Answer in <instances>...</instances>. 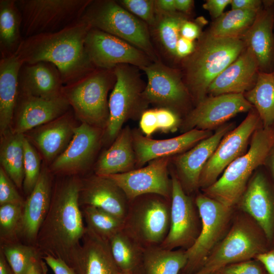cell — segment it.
<instances>
[{"label":"cell","mask_w":274,"mask_h":274,"mask_svg":"<svg viewBox=\"0 0 274 274\" xmlns=\"http://www.w3.org/2000/svg\"><path fill=\"white\" fill-rule=\"evenodd\" d=\"M79 202L82 207H96L124 221L129 201L113 180L95 175L81 180Z\"/></svg>","instance_id":"obj_21"},{"label":"cell","mask_w":274,"mask_h":274,"mask_svg":"<svg viewBox=\"0 0 274 274\" xmlns=\"http://www.w3.org/2000/svg\"><path fill=\"white\" fill-rule=\"evenodd\" d=\"M100 134L99 128L85 123L76 126L67 148L52 162L51 170L68 176L83 172L97 149Z\"/></svg>","instance_id":"obj_18"},{"label":"cell","mask_w":274,"mask_h":274,"mask_svg":"<svg viewBox=\"0 0 274 274\" xmlns=\"http://www.w3.org/2000/svg\"><path fill=\"white\" fill-rule=\"evenodd\" d=\"M186 263L185 250H170L160 247L145 248L143 274H179Z\"/></svg>","instance_id":"obj_37"},{"label":"cell","mask_w":274,"mask_h":274,"mask_svg":"<svg viewBox=\"0 0 274 274\" xmlns=\"http://www.w3.org/2000/svg\"><path fill=\"white\" fill-rule=\"evenodd\" d=\"M24 134L12 129L1 136V167L18 188L22 187L24 178Z\"/></svg>","instance_id":"obj_34"},{"label":"cell","mask_w":274,"mask_h":274,"mask_svg":"<svg viewBox=\"0 0 274 274\" xmlns=\"http://www.w3.org/2000/svg\"><path fill=\"white\" fill-rule=\"evenodd\" d=\"M23 206L5 204L0 206L1 244L19 242Z\"/></svg>","instance_id":"obj_41"},{"label":"cell","mask_w":274,"mask_h":274,"mask_svg":"<svg viewBox=\"0 0 274 274\" xmlns=\"http://www.w3.org/2000/svg\"><path fill=\"white\" fill-rule=\"evenodd\" d=\"M16 185L0 167V206L5 204H17L23 206L25 200L16 189Z\"/></svg>","instance_id":"obj_44"},{"label":"cell","mask_w":274,"mask_h":274,"mask_svg":"<svg viewBox=\"0 0 274 274\" xmlns=\"http://www.w3.org/2000/svg\"><path fill=\"white\" fill-rule=\"evenodd\" d=\"M212 134L210 130L196 128L165 140L151 139L136 133L133 139L136 161L142 165L154 159L167 157L186 150Z\"/></svg>","instance_id":"obj_24"},{"label":"cell","mask_w":274,"mask_h":274,"mask_svg":"<svg viewBox=\"0 0 274 274\" xmlns=\"http://www.w3.org/2000/svg\"><path fill=\"white\" fill-rule=\"evenodd\" d=\"M231 127L230 124L221 126L215 133L177 158L176 163L180 174L179 180L188 191H192L199 187L204 166Z\"/></svg>","instance_id":"obj_27"},{"label":"cell","mask_w":274,"mask_h":274,"mask_svg":"<svg viewBox=\"0 0 274 274\" xmlns=\"http://www.w3.org/2000/svg\"><path fill=\"white\" fill-rule=\"evenodd\" d=\"M116 81L114 69L96 68L78 81L64 85L62 92L75 117L101 128L109 118L108 94Z\"/></svg>","instance_id":"obj_6"},{"label":"cell","mask_w":274,"mask_h":274,"mask_svg":"<svg viewBox=\"0 0 274 274\" xmlns=\"http://www.w3.org/2000/svg\"><path fill=\"white\" fill-rule=\"evenodd\" d=\"M263 2L259 0H231V9L259 10Z\"/></svg>","instance_id":"obj_53"},{"label":"cell","mask_w":274,"mask_h":274,"mask_svg":"<svg viewBox=\"0 0 274 274\" xmlns=\"http://www.w3.org/2000/svg\"><path fill=\"white\" fill-rule=\"evenodd\" d=\"M108 242L121 272L143 274L145 249L123 229L111 237Z\"/></svg>","instance_id":"obj_32"},{"label":"cell","mask_w":274,"mask_h":274,"mask_svg":"<svg viewBox=\"0 0 274 274\" xmlns=\"http://www.w3.org/2000/svg\"><path fill=\"white\" fill-rule=\"evenodd\" d=\"M156 12L172 13L177 11L175 0H155Z\"/></svg>","instance_id":"obj_55"},{"label":"cell","mask_w":274,"mask_h":274,"mask_svg":"<svg viewBox=\"0 0 274 274\" xmlns=\"http://www.w3.org/2000/svg\"><path fill=\"white\" fill-rule=\"evenodd\" d=\"M168 157L158 158L143 168L106 177L122 189L129 201L150 194L170 199L172 181L168 175Z\"/></svg>","instance_id":"obj_16"},{"label":"cell","mask_w":274,"mask_h":274,"mask_svg":"<svg viewBox=\"0 0 274 274\" xmlns=\"http://www.w3.org/2000/svg\"><path fill=\"white\" fill-rule=\"evenodd\" d=\"M91 28L82 17L59 31L24 39L15 55L23 64L53 63L59 71L64 85L72 84L96 68L85 48Z\"/></svg>","instance_id":"obj_2"},{"label":"cell","mask_w":274,"mask_h":274,"mask_svg":"<svg viewBox=\"0 0 274 274\" xmlns=\"http://www.w3.org/2000/svg\"><path fill=\"white\" fill-rule=\"evenodd\" d=\"M190 274H212V273H209V272H204V271H201V270H198L197 272H195L193 273H190Z\"/></svg>","instance_id":"obj_58"},{"label":"cell","mask_w":274,"mask_h":274,"mask_svg":"<svg viewBox=\"0 0 274 274\" xmlns=\"http://www.w3.org/2000/svg\"><path fill=\"white\" fill-rule=\"evenodd\" d=\"M84 44L86 53L96 68L110 70L127 64L142 70L153 62L127 42L96 28L89 29Z\"/></svg>","instance_id":"obj_12"},{"label":"cell","mask_w":274,"mask_h":274,"mask_svg":"<svg viewBox=\"0 0 274 274\" xmlns=\"http://www.w3.org/2000/svg\"><path fill=\"white\" fill-rule=\"evenodd\" d=\"M158 130L164 132L175 130L179 123V116L176 112L165 108L155 109Z\"/></svg>","instance_id":"obj_46"},{"label":"cell","mask_w":274,"mask_h":274,"mask_svg":"<svg viewBox=\"0 0 274 274\" xmlns=\"http://www.w3.org/2000/svg\"><path fill=\"white\" fill-rule=\"evenodd\" d=\"M252 136L248 151L232 161L215 182L203 189L206 195L229 208L241 199L252 173L264 163L274 146V128H258Z\"/></svg>","instance_id":"obj_4"},{"label":"cell","mask_w":274,"mask_h":274,"mask_svg":"<svg viewBox=\"0 0 274 274\" xmlns=\"http://www.w3.org/2000/svg\"><path fill=\"white\" fill-rule=\"evenodd\" d=\"M52 192L51 173L48 169L42 168L23 207L18 236L23 243L36 246L38 233L50 208Z\"/></svg>","instance_id":"obj_20"},{"label":"cell","mask_w":274,"mask_h":274,"mask_svg":"<svg viewBox=\"0 0 274 274\" xmlns=\"http://www.w3.org/2000/svg\"><path fill=\"white\" fill-rule=\"evenodd\" d=\"M251 26L242 39L253 52L260 71H274V3L264 1Z\"/></svg>","instance_id":"obj_22"},{"label":"cell","mask_w":274,"mask_h":274,"mask_svg":"<svg viewBox=\"0 0 274 274\" xmlns=\"http://www.w3.org/2000/svg\"><path fill=\"white\" fill-rule=\"evenodd\" d=\"M260 123L257 111H250L238 126L223 137L202 169L199 187L204 189L213 184L232 161L245 153L248 141Z\"/></svg>","instance_id":"obj_14"},{"label":"cell","mask_w":274,"mask_h":274,"mask_svg":"<svg viewBox=\"0 0 274 274\" xmlns=\"http://www.w3.org/2000/svg\"><path fill=\"white\" fill-rule=\"evenodd\" d=\"M269 244L264 232L254 220L238 218L199 270L214 274L228 264L255 258L269 250Z\"/></svg>","instance_id":"obj_9"},{"label":"cell","mask_w":274,"mask_h":274,"mask_svg":"<svg viewBox=\"0 0 274 274\" xmlns=\"http://www.w3.org/2000/svg\"><path fill=\"white\" fill-rule=\"evenodd\" d=\"M72 268L78 274H120L107 240L86 227Z\"/></svg>","instance_id":"obj_26"},{"label":"cell","mask_w":274,"mask_h":274,"mask_svg":"<svg viewBox=\"0 0 274 274\" xmlns=\"http://www.w3.org/2000/svg\"><path fill=\"white\" fill-rule=\"evenodd\" d=\"M69 111L62 116L32 130L26 137L39 150L45 160L54 161L67 148L76 126Z\"/></svg>","instance_id":"obj_29"},{"label":"cell","mask_w":274,"mask_h":274,"mask_svg":"<svg viewBox=\"0 0 274 274\" xmlns=\"http://www.w3.org/2000/svg\"><path fill=\"white\" fill-rule=\"evenodd\" d=\"M170 226L168 234L160 247L175 250L178 247L187 249L195 242L200 229L198 226L196 210L179 178L171 175Z\"/></svg>","instance_id":"obj_15"},{"label":"cell","mask_w":274,"mask_h":274,"mask_svg":"<svg viewBox=\"0 0 274 274\" xmlns=\"http://www.w3.org/2000/svg\"><path fill=\"white\" fill-rule=\"evenodd\" d=\"M187 19V15L177 11L156 12L155 22L149 29L151 38H154L165 55L177 59L176 48L181 36L180 28L183 22Z\"/></svg>","instance_id":"obj_35"},{"label":"cell","mask_w":274,"mask_h":274,"mask_svg":"<svg viewBox=\"0 0 274 274\" xmlns=\"http://www.w3.org/2000/svg\"><path fill=\"white\" fill-rule=\"evenodd\" d=\"M170 199L146 194L130 200L123 229L144 249L159 247L170 226Z\"/></svg>","instance_id":"obj_7"},{"label":"cell","mask_w":274,"mask_h":274,"mask_svg":"<svg viewBox=\"0 0 274 274\" xmlns=\"http://www.w3.org/2000/svg\"><path fill=\"white\" fill-rule=\"evenodd\" d=\"M129 128L122 130L112 145L100 155L95 167V175L108 176L130 171L136 161Z\"/></svg>","instance_id":"obj_31"},{"label":"cell","mask_w":274,"mask_h":274,"mask_svg":"<svg viewBox=\"0 0 274 274\" xmlns=\"http://www.w3.org/2000/svg\"><path fill=\"white\" fill-rule=\"evenodd\" d=\"M120 274H130V273L121 272Z\"/></svg>","instance_id":"obj_60"},{"label":"cell","mask_w":274,"mask_h":274,"mask_svg":"<svg viewBox=\"0 0 274 274\" xmlns=\"http://www.w3.org/2000/svg\"><path fill=\"white\" fill-rule=\"evenodd\" d=\"M136 66L121 64L115 66V84L109 99V118L106 134L109 140L116 138L124 122L148 105L143 97L146 84Z\"/></svg>","instance_id":"obj_10"},{"label":"cell","mask_w":274,"mask_h":274,"mask_svg":"<svg viewBox=\"0 0 274 274\" xmlns=\"http://www.w3.org/2000/svg\"><path fill=\"white\" fill-rule=\"evenodd\" d=\"M175 2L176 11L187 15L190 13L194 4L192 0H175Z\"/></svg>","instance_id":"obj_56"},{"label":"cell","mask_w":274,"mask_h":274,"mask_svg":"<svg viewBox=\"0 0 274 274\" xmlns=\"http://www.w3.org/2000/svg\"><path fill=\"white\" fill-rule=\"evenodd\" d=\"M47 264L40 256L32 262L26 274H47Z\"/></svg>","instance_id":"obj_54"},{"label":"cell","mask_w":274,"mask_h":274,"mask_svg":"<svg viewBox=\"0 0 274 274\" xmlns=\"http://www.w3.org/2000/svg\"><path fill=\"white\" fill-rule=\"evenodd\" d=\"M82 211L86 226L106 240L123 229V220L100 209L84 206Z\"/></svg>","instance_id":"obj_39"},{"label":"cell","mask_w":274,"mask_h":274,"mask_svg":"<svg viewBox=\"0 0 274 274\" xmlns=\"http://www.w3.org/2000/svg\"><path fill=\"white\" fill-rule=\"evenodd\" d=\"M195 43L182 36L179 38L176 48L177 59H183L190 55L194 51Z\"/></svg>","instance_id":"obj_51"},{"label":"cell","mask_w":274,"mask_h":274,"mask_svg":"<svg viewBox=\"0 0 274 274\" xmlns=\"http://www.w3.org/2000/svg\"><path fill=\"white\" fill-rule=\"evenodd\" d=\"M272 173L274 176V154L272 157Z\"/></svg>","instance_id":"obj_59"},{"label":"cell","mask_w":274,"mask_h":274,"mask_svg":"<svg viewBox=\"0 0 274 274\" xmlns=\"http://www.w3.org/2000/svg\"><path fill=\"white\" fill-rule=\"evenodd\" d=\"M81 184L69 176L56 184L35 246L42 257L61 259L71 267L86 229L79 202Z\"/></svg>","instance_id":"obj_1"},{"label":"cell","mask_w":274,"mask_h":274,"mask_svg":"<svg viewBox=\"0 0 274 274\" xmlns=\"http://www.w3.org/2000/svg\"><path fill=\"white\" fill-rule=\"evenodd\" d=\"M0 250L15 274H26L34 260L42 256L35 246L20 241L1 244Z\"/></svg>","instance_id":"obj_40"},{"label":"cell","mask_w":274,"mask_h":274,"mask_svg":"<svg viewBox=\"0 0 274 274\" xmlns=\"http://www.w3.org/2000/svg\"><path fill=\"white\" fill-rule=\"evenodd\" d=\"M40 157L32 144L25 135L24 140V178L23 189L28 196L33 190L40 177Z\"/></svg>","instance_id":"obj_42"},{"label":"cell","mask_w":274,"mask_h":274,"mask_svg":"<svg viewBox=\"0 0 274 274\" xmlns=\"http://www.w3.org/2000/svg\"><path fill=\"white\" fill-rule=\"evenodd\" d=\"M70 105L62 95L53 99H45L19 93L12 127L14 132H26L62 116Z\"/></svg>","instance_id":"obj_19"},{"label":"cell","mask_w":274,"mask_h":274,"mask_svg":"<svg viewBox=\"0 0 274 274\" xmlns=\"http://www.w3.org/2000/svg\"><path fill=\"white\" fill-rule=\"evenodd\" d=\"M140 125L142 131L147 136L158 130L155 109L143 111L141 114Z\"/></svg>","instance_id":"obj_47"},{"label":"cell","mask_w":274,"mask_h":274,"mask_svg":"<svg viewBox=\"0 0 274 274\" xmlns=\"http://www.w3.org/2000/svg\"><path fill=\"white\" fill-rule=\"evenodd\" d=\"M19 92L35 97L53 99L62 95L61 75L53 63L40 61L23 64L19 77Z\"/></svg>","instance_id":"obj_28"},{"label":"cell","mask_w":274,"mask_h":274,"mask_svg":"<svg viewBox=\"0 0 274 274\" xmlns=\"http://www.w3.org/2000/svg\"></svg>","instance_id":"obj_61"},{"label":"cell","mask_w":274,"mask_h":274,"mask_svg":"<svg viewBox=\"0 0 274 274\" xmlns=\"http://www.w3.org/2000/svg\"><path fill=\"white\" fill-rule=\"evenodd\" d=\"M259 11L231 9L216 19L208 32L216 37L242 38Z\"/></svg>","instance_id":"obj_38"},{"label":"cell","mask_w":274,"mask_h":274,"mask_svg":"<svg viewBox=\"0 0 274 274\" xmlns=\"http://www.w3.org/2000/svg\"><path fill=\"white\" fill-rule=\"evenodd\" d=\"M147 82L143 91L147 102L174 110L184 107L190 94L178 69L169 66L161 60L143 67Z\"/></svg>","instance_id":"obj_13"},{"label":"cell","mask_w":274,"mask_h":274,"mask_svg":"<svg viewBox=\"0 0 274 274\" xmlns=\"http://www.w3.org/2000/svg\"><path fill=\"white\" fill-rule=\"evenodd\" d=\"M42 258L54 274H78L74 269L61 259L50 255H44Z\"/></svg>","instance_id":"obj_48"},{"label":"cell","mask_w":274,"mask_h":274,"mask_svg":"<svg viewBox=\"0 0 274 274\" xmlns=\"http://www.w3.org/2000/svg\"><path fill=\"white\" fill-rule=\"evenodd\" d=\"M201 35L200 26L197 22H194L187 19L182 23L180 28L181 36L193 41L194 40L198 39Z\"/></svg>","instance_id":"obj_50"},{"label":"cell","mask_w":274,"mask_h":274,"mask_svg":"<svg viewBox=\"0 0 274 274\" xmlns=\"http://www.w3.org/2000/svg\"><path fill=\"white\" fill-rule=\"evenodd\" d=\"M91 28L118 37L146 53L153 61L160 60L153 46L148 25L114 0H92L82 17Z\"/></svg>","instance_id":"obj_5"},{"label":"cell","mask_w":274,"mask_h":274,"mask_svg":"<svg viewBox=\"0 0 274 274\" xmlns=\"http://www.w3.org/2000/svg\"><path fill=\"white\" fill-rule=\"evenodd\" d=\"M0 274H15L7 261L5 255L0 250Z\"/></svg>","instance_id":"obj_57"},{"label":"cell","mask_w":274,"mask_h":274,"mask_svg":"<svg viewBox=\"0 0 274 274\" xmlns=\"http://www.w3.org/2000/svg\"><path fill=\"white\" fill-rule=\"evenodd\" d=\"M214 274H267L263 265L256 259L228 264Z\"/></svg>","instance_id":"obj_45"},{"label":"cell","mask_w":274,"mask_h":274,"mask_svg":"<svg viewBox=\"0 0 274 274\" xmlns=\"http://www.w3.org/2000/svg\"><path fill=\"white\" fill-rule=\"evenodd\" d=\"M195 203L201 220L200 230L194 243L185 250L187 263L182 274L193 273L203 267L231 216V208L205 194L198 195Z\"/></svg>","instance_id":"obj_11"},{"label":"cell","mask_w":274,"mask_h":274,"mask_svg":"<svg viewBox=\"0 0 274 274\" xmlns=\"http://www.w3.org/2000/svg\"><path fill=\"white\" fill-rule=\"evenodd\" d=\"M231 2V0H207L202 7L216 19L223 14L225 8Z\"/></svg>","instance_id":"obj_49"},{"label":"cell","mask_w":274,"mask_h":274,"mask_svg":"<svg viewBox=\"0 0 274 274\" xmlns=\"http://www.w3.org/2000/svg\"><path fill=\"white\" fill-rule=\"evenodd\" d=\"M23 63L15 55L0 59V134L12 129L19 93V73Z\"/></svg>","instance_id":"obj_30"},{"label":"cell","mask_w":274,"mask_h":274,"mask_svg":"<svg viewBox=\"0 0 274 274\" xmlns=\"http://www.w3.org/2000/svg\"><path fill=\"white\" fill-rule=\"evenodd\" d=\"M118 3L132 14L146 23L149 27L155 20V0H119Z\"/></svg>","instance_id":"obj_43"},{"label":"cell","mask_w":274,"mask_h":274,"mask_svg":"<svg viewBox=\"0 0 274 274\" xmlns=\"http://www.w3.org/2000/svg\"><path fill=\"white\" fill-rule=\"evenodd\" d=\"M245 96L255 108L263 127L274 128V71H260L255 85Z\"/></svg>","instance_id":"obj_36"},{"label":"cell","mask_w":274,"mask_h":274,"mask_svg":"<svg viewBox=\"0 0 274 274\" xmlns=\"http://www.w3.org/2000/svg\"><path fill=\"white\" fill-rule=\"evenodd\" d=\"M253 106L241 93L211 95L198 102L188 115L187 127L210 130L235 116L238 113L250 111Z\"/></svg>","instance_id":"obj_17"},{"label":"cell","mask_w":274,"mask_h":274,"mask_svg":"<svg viewBox=\"0 0 274 274\" xmlns=\"http://www.w3.org/2000/svg\"><path fill=\"white\" fill-rule=\"evenodd\" d=\"M92 0H16L23 39L59 31L82 18Z\"/></svg>","instance_id":"obj_8"},{"label":"cell","mask_w":274,"mask_h":274,"mask_svg":"<svg viewBox=\"0 0 274 274\" xmlns=\"http://www.w3.org/2000/svg\"><path fill=\"white\" fill-rule=\"evenodd\" d=\"M246 47L242 38L201 34L193 52L182 59L183 80L190 94L199 102L206 97L214 80L232 63Z\"/></svg>","instance_id":"obj_3"},{"label":"cell","mask_w":274,"mask_h":274,"mask_svg":"<svg viewBox=\"0 0 274 274\" xmlns=\"http://www.w3.org/2000/svg\"><path fill=\"white\" fill-rule=\"evenodd\" d=\"M259 72L257 58L246 46L238 57L211 83L207 93L211 95L243 94L254 87Z\"/></svg>","instance_id":"obj_23"},{"label":"cell","mask_w":274,"mask_h":274,"mask_svg":"<svg viewBox=\"0 0 274 274\" xmlns=\"http://www.w3.org/2000/svg\"><path fill=\"white\" fill-rule=\"evenodd\" d=\"M254 259L263 265L267 274H274V248L257 255Z\"/></svg>","instance_id":"obj_52"},{"label":"cell","mask_w":274,"mask_h":274,"mask_svg":"<svg viewBox=\"0 0 274 274\" xmlns=\"http://www.w3.org/2000/svg\"><path fill=\"white\" fill-rule=\"evenodd\" d=\"M241 198V208L258 224L271 244L274 238V198L262 174L253 177Z\"/></svg>","instance_id":"obj_25"},{"label":"cell","mask_w":274,"mask_h":274,"mask_svg":"<svg viewBox=\"0 0 274 274\" xmlns=\"http://www.w3.org/2000/svg\"><path fill=\"white\" fill-rule=\"evenodd\" d=\"M22 16L16 0H0L1 58L15 54L24 39Z\"/></svg>","instance_id":"obj_33"}]
</instances>
